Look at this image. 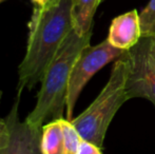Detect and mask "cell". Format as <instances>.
Returning <instances> with one entry per match:
<instances>
[{
  "label": "cell",
  "instance_id": "obj_3",
  "mask_svg": "<svg viewBox=\"0 0 155 154\" xmlns=\"http://www.w3.org/2000/svg\"><path fill=\"white\" fill-rule=\"evenodd\" d=\"M130 62L124 51L114 62L108 82L95 100L71 123L86 142L101 149L107 130L118 109L128 100V81Z\"/></svg>",
  "mask_w": 155,
  "mask_h": 154
},
{
  "label": "cell",
  "instance_id": "obj_13",
  "mask_svg": "<svg viewBox=\"0 0 155 154\" xmlns=\"http://www.w3.org/2000/svg\"><path fill=\"white\" fill-rule=\"evenodd\" d=\"M8 125L5 118H0V149L5 145L8 137Z\"/></svg>",
  "mask_w": 155,
  "mask_h": 154
},
{
  "label": "cell",
  "instance_id": "obj_2",
  "mask_svg": "<svg viewBox=\"0 0 155 154\" xmlns=\"http://www.w3.org/2000/svg\"><path fill=\"white\" fill-rule=\"evenodd\" d=\"M92 31L80 36L73 30L65 38L43 75L34 109L25 119L30 126L41 129L45 123L63 118L70 75L79 54L90 44Z\"/></svg>",
  "mask_w": 155,
  "mask_h": 154
},
{
  "label": "cell",
  "instance_id": "obj_5",
  "mask_svg": "<svg viewBox=\"0 0 155 154\" xmlns=\"http://www.w3.org/2000/svg\"><path fill=\"white\" fill-rule=\"evenodd\" d=\"M127 52L130 62L128 99L140 97L155 106V36L141 37Z\"/></svg>",
  "mask_w": 155,
  "mask_h": 154
},
{
  "label": "cell",
  "instance_id": "obj_14",
  "mask_svg": "<svg viewBox=\"0 0 155 154\" xmlns=\"http://www.w3.org/2000/svg\"><path fill=\"white\" fill-rule=\"evenodd\" d=\"M35 3V5H39V6H43L47 3V0H32Z\"/></svg>",
  "mask_w": 155,
  "mask_h": 154
},
{
  "label": "cell",
  "instance_id": "obj_16",
  "mask_svg": "<svg viewBox=\"0 0 155 154\" xmlns=\"http://www.w3.org/2000/svg\"><path fill=\"white\" fill-rule=\"evenodd\" d=\"M3 1H5V0H0V3H1V2H3Z\"/></svg>",
  "mask_w": 155,
  "mask_h": 154
},
{
  "label": "cell",
  "instance_id": "obj_4",
  "mask_svg": "<svg viewBox=\"0 0 155 154\" xmlns=\"http://www.w3.org/2000/svg\"><path fill=\"white\" fill-rule=\"evenodd\" d=\"M124 52L123 50H119L110 44L107 39L96 45H87L82 50L76 59L70 75L65 105V119H73V113L77 99L89 80L106 64L120 57Z\"/></svg>",
  "mask_w": 155,
  "mask_h": 154
},
{
  "label": "cell",
  "instance_id": "obj_7",
  "mask_svg": "<svg viewBox=\"0 0 155 154\" xmlns=\"http://www.w3.org/2000/svg\"><path fill=\"white\" fill-rule=\"evenodd\" d=\"M141 38L140 18L136 10H132L113 19L107 40L114 48L128 51Z\"/></svg>",
  "mask_w": 155,
  "mask_h": 154
},
{
  "label": "cell",
  "instance_id": "obj_8",
  "mask_svg": "<svg viewBox=\"0 0 155 154\" xmlns=\"http://www.w3.org/2000/svg\"><path fill=\"white\" fill-rule=\"evenodd\" d=\"M74 30L80 36L93 29V18L100 0H71Z\"/></svg>",
  "mask_w": 155,
  "mask_h": 154
},
{
  "label": "cell",
  "instance_id": "obj_12",
  "mask_svg": "<svg viewBox=\"0 0 155 154\" xmlns=\"http://www.w3.org/2000/svg\"><path fill=\"white\" fill-rule=\"evenodd\" d=\"M78 154H102V153L100 151V148L96 147L95 145L91 144L89 142H86V140H82L81 145H80L79 151H78Z\"/></svg>",
  "mask_w": 155,
  "mask_h": 154
},
{
  "label": "cell",
  "instance_id": "obj_18",
  "mask_svg": "<svg viewBox=\"0 0 155 154\" xmlns=\"http://www.w3.org/2000/svg\"><path fill=\"white\" fill-rule=\"evenodd\" d=\"M101 1H104V0H100V2H101Z\"/></svg>",
  "mask_w": 155,
  "mask_h": 154
},
{
  "label": "cell",
  "instance_id": "obj_9",
  "mask_svg": "<svg viewBox=\"0 0 155 154\" xmlns=\"http://www.w3.org/2000/svg\"><path fill=\"white\" fill-rule=\"evenodd\" d=\"M40 148L42 154H65L60 119L50 121L42 127Z\"/></svg>",
  "mask_w": 155,
  "mask_h": 154
},
{
  "label": "cell",
  "instance_id": "obj_11",
  "mask_svg": "<svg viewBox=\"0 0 155 154\" xmlns=\"http://www.w3.org/2000/svg\"><path fill=\"white\" fill-rule=\"evenodd\" d=\"M139 18L141 37L155 36V0H150L143 12L139 14Z\"/></svg>",
  "mask_w": 155,
  "mask_h": 154
},
{
  "label": "cell",
  "instance_id": "obj_10",
  "mask_svg": "<svg viewBox=\"0 0 155 154\" xmlns=\"http://www.w3.org/2000/svg\"><path fill=\"white\" fill-rule=\"evenodd\" d=\"M63 133V143H64V152L65 154H78L80 145L82 143V138L79 135L76 128L73 126L71 120L68 119H60Z\"/></svg>",
  "mask_w": 155,
  "mask_h": 154
},
{
  "label": "cell",
  "instance_id": "obj_15",
  "mask_svg": "<svg viewBox=\"0 0 155 154\" xmlns=\"http://www.w3.org/2000/svg\"><path fill=\"white\" fill-rule=\"evenodd\" d=\"M60 0H47V3H45V5H52V4H56L58 3ZM45 6V5H43Z\"/></svg>",
  "mask_w": 155,
  "mask_h": 154
},
{
  "label": "cell",
  "instance_id": "obj_6",
  "mask_svg": "<svg viewBox=\"0 0 155 154\" xmlns=\"http://www.w3.org/2000/svg\"><path fill=\"white\" fill-rule=\"evenodd\" d=\"M21 94H17L12 110L5 117L8 125V137L0 149V154H42L40 148L42 128H34L18 115V105Z\"/></svg>",
  "mask_w": 155,
  "mask_h": 154
},
{
  "label": "cell",
  "instance_id": "obj_1",
  "mask_svg": "<svg viewBox=\"0 0 155 154\" xmlns=\"http://www.w3.org/2000/svg\"><path fill=\"white\" fill-rule=\"evenodd\" d=\"M74 30L71 0L52 5H35L29 22L27 52L18 70V92L41 82L65 38Z\"/></svg>",
  "mask_w": 155,
  "mask_h": 154
},
{
  "label": "cell",
  "instance_id": "obj_17",
  "mask_svg": "<svg viewBox=\"0 0 155 154\" xmlns=\"http://www.w3.org/2000/svg\"><path fill=\"white\" fill-rule=\"evenodd\" d=\"M0 98H1V92H0Z\"/></svg>",
  "mask_w": 155,
  "mask_h": 154
}]
</instances>
